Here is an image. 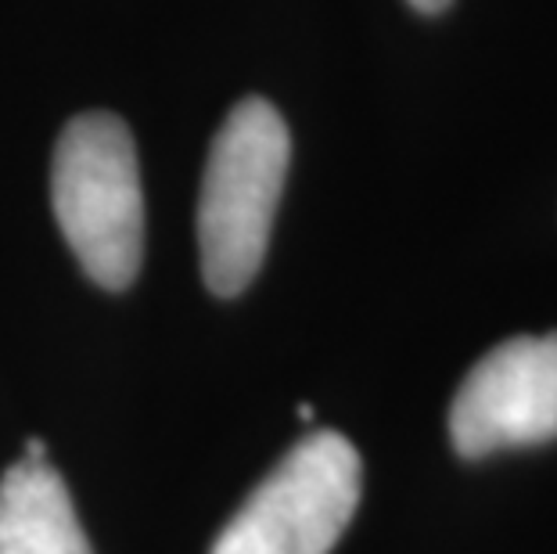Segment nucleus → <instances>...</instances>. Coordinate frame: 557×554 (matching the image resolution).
<instances>
[{
	"mask_svg": "<svg viewBox=\"0 0 557 554\" xmlns=\"http://www.w3.org/2000/svg\"><path fill=\"white\" fill-rule=\"evenodd\" d=\"M51 202L79 267L101 288L123 292L145 256V195L134 134L120 115L87 112L62 130Z\"/></svg>",
	"mask_w": 557,
	"mask_h": 554,
	"instance_id": "f03ea898",
	"label": "nucleus"
},
{
	"mask_svg": "<svg viewBox=\"0 0 557 554\" xmlns=\"http://www.w3.org/2000/svg\"><path fill=\"white\" fill-rule=\"evenodd\" d=\"M0 554H94L62 476L47 461L22 457L0 479Z\"/></svg>",
	"mask_w": 557,
	"mask_h": 554,
	"instance_id": "39448f33",
	"label": "nucleus"
},
{
	"mask_svg": "<svg viewBox=\"0 0 557 554\" xmlns=\"http://www.w3.org/2000/svg\"><path fill=\"white\" fill-rule=\"evenodd\" d=\"M26 461H47V446H44V440H37V435L26 440Z\"/></svg>",
	"mask_w": 557,
	"mask_h": 554,
	"instance_id": "423d86ee",
	"label": "nucleus"
},
{
	"mask_svg": "<svg viewBox=\"0 0 557 554\" xmlns=\"http://www.w3.org/2000/svg\"><path fill=\"white\" fill-rule=\"evenodd\" d=\"M410 4L418 11H424V15H435V11H443L449 0H410Z\"/></svg>",
	"mask_w": 557,
	"mask_h": 554,
	"instance_id": "0eeeda50",
	"label": "nucleus"
},
{
	"mask_svg": "<svg viewBox=\"0 0 557 554\" xmlns=\"http://www.w3.org/2000/svg\"><path fill=\"white\" fill-rule=\"evenodd\" d=\"M299 418H302V421H310V418H313V410H310V404H302V407H299Z\"/></svg>",
	"mask_w": 557,
	"mask_h": 554,
	"instance_id": "6e6552de",
	"label": "nucleus"
},
{
	"mask_svg": "<svg viewBox=\"0 0 557 554\" xmlns=\"http://www.w3.org/2000/svg\"><path fill=\"white\" fill-rule=\"evenodd\" d=\"M292 159L281 112L245 98L212 137L198 195L201 274L216 296H242L259 274Z\"/></svg>",
	"mask_w": 557,
	"mask_h": 554,
	"instance_id": "f257e3e1",
	"label": "nucleus"
},
{
	"mask_svg": "<svg viewBox=\"0 0 557 554\" xmlns=\"http://www.w3.org/2000/svg\"><path fill=\"white\" fill-rule=\"evenodd\" d=\"M363 468L346 435H302L259 482L209 554H331L360 504Z\"/></svg>",
	"mask_w": 557,
	"mask_h": 554,
	"instance_id": "7ed1b4c3",
	"label": "nucleus"
},
{
	"mask_svg": "<svg viewBox=\"0 0 557 554\" xmlns=\"http://www.w3.org/2000/svg\"><path fill=\"white\" fill-rule=\"evenodd\" d=\"M460 457L557 440V332L493 346L460 382L449 407Z\"/></svg>",
	"mask_w": 557,
	"mask_h": 554,
	"instance_id": "20e7f679",
	"label": "nucleus"
}]
</instances>
